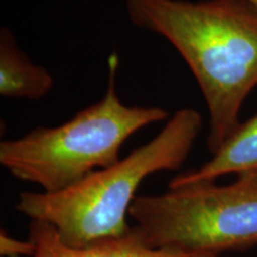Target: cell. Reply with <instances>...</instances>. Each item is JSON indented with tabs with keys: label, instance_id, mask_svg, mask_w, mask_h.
<instances>
[{
	"label": "cell",
	"instance_id": "cell-1",
	"mask_svg": "<svg viewBox=\"0 0 257 257\" xmlns=\"http://www.w3.org/2000/svg\"><path fill=\"white\" fill-rule=\"evenodd\" d=\"M130 21L179 51L210 114L207 147L216 153L239 125L257 87V5L249 0H126Z\"/></svg>",
	"mask_w": 257,
	"mask_h": 257
},
{
	"label": "cell",
	"instance_id": "cell-2",
	"mask_svg": "<svg viewBox=\"0 0 257 257\" xmlns=\"http://www.w3.org/2000/svg\"><path fill=\"white\" fill-rule=\"evenodd\" d=\"M201 127L197 110L181 108L152 141L114 165L95 170L64 191L22 192L16 210L31 220L53 225L72 248L124 236L130 230L128 211L141 184L149 175L184 165Z\"/></svg>",
	"mask_w": 257,
	"mask_h": 257
},
{
	"label": "cell",
	"instance_id": "cell-3",
	"mask_svg": "<svg viewBox=\"0 0 257 257\" xmlns=\"http://www.w3.org/2000/svg\"><path fill=\"white\" fill-rule=\"evenodd\" d=\"M119 59L108 57V83L99 101L54 127H37L0 143V165L44 193L64 191L120 160L121 147L143 127L169 119L165 108L127 106L115 88Z\"/></svg>",
	"mask_w": 257,
	"mask_h": 257
},
{
	"label": "cell",
	"instance_id": "cell-4",
	"mask_svg": "<svg viewBox=\"0 0 257 257\" xmlns=\"http://www.w3.org/2000/svg\"><path fill=\"white\" fill-rule=\"evenodd\" d=\"M131 231L150 248L219 255L257 246V180L202 182L137 195Z\"/></svg>",
	"mask_w": 257,
	"mask_h": 257
},
{
	"label": "cell",
	"instance_id": "cell-5",
	"mask_svg": "<svg viewBox=\"0 0 257 257\" xmlns=\"http://www.w3.org/2000/svg\"><path fill=\"white\" fill-rule=\"evenodd\" d=\"M29 238L36 246L34 257H218L216 253L172 248H150L130 230L114 238L98 240L82 248H72L61 240L53 225L31 220Z\"/></svg>",
	"mask_w": 257,
	"mask_h": 257
},
{
	"label": "cell",
	"instance_id": "cell-6",
	"mask_svg": "<svg viewBox=\"0 0 257 257\" xmlns=\"http://www.w3.org/2000/svg\"><path fill=\"white\" fill-rule=\"evenodd\" d=\"M229 174L257 180V110L251 118L239 123L219 149L213 153L211 160L197 169L176 176L169 182L168 188L216 182L220 176Z\"/></svg>",
	"mask_w": 257,
	"mask_h": 257
},
{
	"label": "cell",
	"instance_id": "cell-7",
	"mask_svg": "<svg viewBox=\"0 0 257 257\" xmlns=\"http://www.w3.org/2000/svg\"><path fill=\"white\" fill-rule=\"evenodd\" d=\"M54 78L49 70L35 64L19 49L8 28L0 31V94L11 99L38 100L49 94Z\"/></svg>",
	"mask_w": 257,
	"mask_h": 257
},
{
	"label": "cell",
	"instance_id": "cell-8",
	"mask_svg": "<svg viewBox=\"0 0 257 257\" xmlns=\"http://www.w3.org/2000/svg\"><path fill=\"white\" fill-rule=\"evenodd\" d=\"M36 246L30 238H16L5 229L0 230V255L2 257H34Z\"/></svg>",
	"mask_w": 257,
	"mask_h": 257
},
{
	"label": "cell",
	"instance_id": "cell-9",
	"mask_svg": "<svg viewBox=\"0 0 257 257\" xmlns=\"http://www.w3.org/2000/svg\"><path fill=\"white\" fill-rule=\"evenodd\" d=\"M249 2H251V3H253V4L257 5V0H249Z\"/></svg>",
	"mask_w": 257,
	"mask_h": 257
}]
</instances>
